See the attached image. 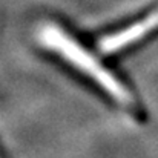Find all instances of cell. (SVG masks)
I'll return each mask as SVG.
<instances>
[{
	"mask_svg": "<svg viewBox=\"0 0 158 158\" xmlns=\"http://www.w3.org/2000/svg\"><path fill=\"white\" fill-rule=\"evenodd\" d=\"M35 42L45 52L51 54L66 68L83 78L106 102L134 121H144L146 110L132 85L106 60L98 48L75 32L68 23L46 19L34 32Z\"/></svg>",
	"mask_w": 158,
	"mask_h": 158,
	"instance_id": "6da1fadb",
	"label": "cell"
},
{
	"mask_svg": "<svg viewBox=\"0 0 158 158\" xmlns=\"http://www.w3.org/2000/svg\"><path fill=\"white\" fill-rule=\"evenodd\" d=\"M158 32V5L148 12L135 17L126 25L109 31L97 39V48L106 57H115L129 52L135 46L144 43L149 37Z\"/></svg>",
	"mask_w": 158,
	"mask_h": 158,
	"instance_id": "7a4b0ae2",
	"label": "cell"
},
{
	"mask_svg": "<svg viewBox=\"0 0 158 158\" xmlns=\"http://www.w3.org/2000/svg\"><path fill=\"white\" fill-rule=\"evenodd\" d=\"M0 158H11V155L8 154V151L5 149V146L0 143Z\"/></svg>",
	"mask_w": 158,
	"mask_h": 158,
	"instance_id": "3957f363",
	"label": "cell"
}]
</instances>
